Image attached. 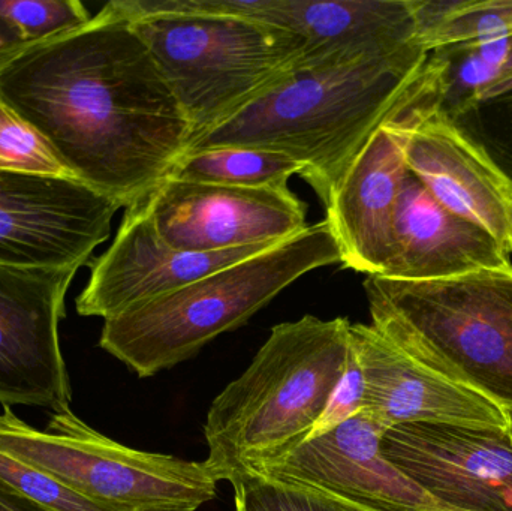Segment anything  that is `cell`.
Masks as SVG:
<instances>
[{
    "instance_id": "20",
    "label": "cell",
    "mask_w": 512,
    "mask_h": 511,
    "mask_svg": "<svg viewBox=\"0 0 512 511\" xmlns=\"http://www.w3.org/2000/svg\"><path fill=\"white\" fill-rule=\"evenodd\" d=\"M432 54L442 62L441 110L450 117L512 90V36Z\"/></svg>"
},
{
    "instance_id": "2",
    "label": "cell",
    "mask_w": 512,
    "mask_h": 511,
    "mask_svg": "<svg viewBox=\"0 0 512 511\" xmlns=\"http://www.w3.org/2000/svg\"><path fill=\"white\" fill-rule=\"evenodd\" d=\"M435 62L409 45L388 56L292 69L239 113L192 138L185 153L252 147L283 153L325 207L367 141L429 84Z\"/></svg>"
},
{
    "instance_id": "29",
    "label": "cell",
    "mask_w": 512,
    "mask_h": 511,
    "mask_svg": "<svg viewBox=\"0 0 512 511\" xmlns=\"http://www.w3.org/2000/svg\"><path fill=\"white\" fill-rule=\"evenodd\" d=\"M0 511H56L24 497L0 480Z\"/></svg>"
},
{
    "instance_id": "13",
    "label": "cell",
    "mask_w": 512,
    "mask_h": 511,
    "mask_svg": "<svg viewBox=\"0 0 512 511\" xmlns=\"http://www.w3.org/2000/svg\"><path fill=\"white\" fill-rule=\"evenodd\" d=\"M382 455L454 511H512L508 429L405 423L385 431Z\"/></svg>"
},
{
    "instance_id": "8",
    "label": "cell",
    "mask_w": 512,
    "mask_h": 511,
    "mask_svg": "<svg viewBox=\"0 0 512 511\" xmlns=\"http://www.w3.org/2000/svg\"><path fill=\"white\" fill-rule=\"evenodd\" d=\"M364 380V413L385 429L405 423L510 428L507 408L405 327L384 318L351 324Z\"/></svg>"
},
{
    "instance_id": "3",
    "label": "cell",
    "mask_w": 512,
    "mask_h": 511,
    "mask_svg": "<svg viewBox=\"0 0 512 511\" xmlns=\"http://www.w3.org/2000/svg\"><path fill=\"white\" fill-rule=\"evenodd\" d=\"M351 324L304 315L271 329L207 411L204 464L216 482L259 476L310 440L348 369Z\"/></svg>"
},
{
    "instance_id": "12",
    "label": "cell",
    "mask_w": 512,
    "mask_h": 511,
    "mask_svg": "<svg viewBox=\"0 0 512 511\" xmlns=\"http://www.w3.org/2000/svg\"><path fill=\"white\" fill-rule=\"evenodd\" d=\"M140 204L177 251L274 245L307 228L306 204L288 186L239 188L168 177Z\"/></svg>"
},
{
    "instance_id": "11",
    "label": "cell",
    "mask_w": 512,
    "mask_h": 511,
    "mask_svg": "<svg viewBox=\"0 0 512 511\" xmlns=\"http://www.w3.org/2000/svg\"><path fill=\"white\" fill-rule=\"evenodd\" d=\"M119 209L75 179L0 171V266L81 269Z\"/></svg>"
},
{
    "instance_id": "14",
    "label": "cell",
    "mask_w": 512,
    "mask_h": 511,
    "mask_svg": "<svg viewBox=\"0 0 512 511\" xmlns=\"http://www.w3.org/2000/svg\"><path fill=\"white\" fill-rule=\"evenodd\" d=\"M279 245H255L221 252L171 248L140 203L128 207L110 248L90 260V278L77 297L83 317H116L120 312L165 296L216 270Z\"/></svg>"
},
{
    "instance_id": "9",
    "label": "cell",
    "mask_w": 512,
    "mask_h": 511,
    "mask_svg": "<svg viewBox=\"0 0 512 511\" xmlns=\"http://www.w3.org/2000/svg\"><path fill=\"white\" fill-rule=\"evenodd\" d=\"M77 267L0 266V404L69 410L59 324Z\"/></svg>"
},
{
    "instance_id": "22",
    "label": "cell",
    "mask_w": 512,
    "mask_h": 511,
    "mask_svg": "<svg viewBox=\"0 0 512 511\" xmlns=\"http://www.w3.org/2000/svg\"><path fill=\"white\" fill-rule=\"evenodd\" d=\"M236 511H367L318 489L252 476L234 485Z\"/></svg>"
},
{
    "instance_id": "1",
    "label": "cell",
    "mask_w": 512,
    "mask_h": 511,
    "mask_svg": "<svg viewBox=\"0 0 512 511\" xmlns=\"http://www.w3.org/2000/svg\"><path fill=\"white\" fill-rule=\"evenodd\" d=\"M0 102L75 180L125 209L168 179L194 135L146 42L105 6L0 66Z\"/></svg>"
},
{
    "instance_id": "27",
    "label": "cell",
    "mask_w": 512,
    "mask_h": 511,
    "mask_svg": "<svg viewBox=\"0 0 512 511\" xmlns=\"http://www.w3.org/2000/svg\"><path fill=\"white\" fill-rule=\"evenodd\" d=\"M364 408V380L361 372L360 363L351 347L349 354L348 369L325 411L321 422L313 431L312 437L325 434L336 426L342 425L346 420L352 419L363 411Z\"/></svg>"
},
{
    "instance_id": "15",
    "label": "cell",
    "mask_w": 512,
    "mask_h": 511,
    "mask_svg": "<svg viewBox=\"0 0 512 511\" xmlns=\"http://www.w3.org/2000/svg\"><path fill=\"white\" fill-rule=\"evenodd\" d=\"M387 429L361 411L259 476L318 489L367 511H454L382 455Z\"/></svg>"
},
{
    "instance_id": "6",
    "label": "cell",
    "mask_w": 512,
    "mask_h": 511,
    "mask_svg": "<svg viewBox=\"0 0 512 511\" xmlns=\"http://www.w3.org/2000/svg\"><path fill=\"white\" fill-rule=\"evenodd\" d=\"M0 449L116 511H197L215 500L218 488L204 462L123 446L71 408L51 414L39 431L3 407Z\"/></svg>"
},
{
    "instance_id": "16",
    "label": "cell",
    "mask_w": 512,
    "mask_h": 511,
    "mask_svg": "<svg viewBox=\"0 0 512 511\" xmlns=\"http://www.w3.org/2000/svg\"><path fill=\"white\" fill-rule=\"evenodd\" d=\"M405 158L441 206L512 254V179L441 107L409 129Z\"/></svg>"
},
{
    "instance_id": "17",
    "label": "cell",
    "mask_w": 512,
    "mask_h": 511,
    "mask_svg": "<svg viewBox=\"0 0 512 511\" xmlns=\"http://www.w3.org/2000/svg\"><path fill=\"white\" fill-rule=\"evenodd\" d=\"M254 18L300 39L294 69L345 65L415 44L412 0H265Z\"/></svg>"
},
{
    "instance_id": "24",
    "label": "cell",
    "mask_w": 512,
    "mask_h": 511,
    "mask_svg": "<svg viewBox=\"0 0 512 511\" xmlns=\"http://www.w3.org/2000/svg\"><path fill=\"white\" fill-rule=\"evenodd\" d=\"M0 18L35 44L86 26L92 15L78 0H0Z\"/></svg>"
},
{
    "instance_id": "7",
    "label": "cell",
    "mask_w": 512,
    "mask_h": 511,
    "mask_svg": "<svg viewBox=\"0 0 512 511\" xmlns=\"http://www.w3.org/2000/svg\"><path fill=\"white\" fill-rule=\"evenodd\" d=\"M370 317L405 327L512 410V270L441 281L367 276Z\"/></svg>"
},
{
    "instance_id": "28",
    "label": "cell",
    "mask_w": 512,
    "mask_h": 511,
    "mask_svg": "<svg viewBox=\"0 0 512 511\" xmlns=\"http://www.w3.org/2000/svg\"><path fill=\"white\" fill-rule=\"evenodd\" d=\"M30 45L21 35L20 30L9 23V21L0 18V66L5 65L12 56Z\"/></svg>"
},
{
    "instance_id": "25",
    "label": "cell",
    "mask_w": 512,
    "mask_h": 511,
    "mask_svg": "<svg viewBox=\"0 0 512 511\" xmlns=\"http://www.w3.org/2000/svg\"><path fill=\"white\" fill-rule=\"evenodd\" d=\"M0 480L24 497L56 511H116L81 497L50 474L2 449Z\"/></svg>"
},
{
    "instance_id": "10",
    "label": "cell",
    "mask_w": 512,
    "mask_h": 511,
    "mask_svg": "<svg viewBox=\"0 0 512 511\" xmlns=\"http://www.w3.org/2000/svg\"><path fill=\"white\" fill-rule=\"evenodd\" d=\"M423 92L367 141L346 171L327 209L328 224L343 252V267L381 276L393 251L397 198L408 174L405 141L409 129L441 107L442 62Z\"/></svg>"
},
{
    "instance_id": "18",
    "label": "cell",
    "mask_w": 512,
    "mask_h": 511,
    "mask_svg": "<svg viewBox=\"0 0 512 511\" xmlns=\"http://www.w3.org/2000/svg\"><path fill=\"white\" fill-rule=\"evenodd\" d=\"M508 270L510 254L492 236L441 206L408 171L397 198L393 251L382 278L441 281Z\"/></svg>"
},
{
    "instance_id": "4",
    "label": "cell",
    "mask_w": 512,
    "mask_h": 511,
    "mask_svg": "<svg viewBox=\"0 0 512 511\" xmlns=\"http://www.w3.org/2000/svg\"><path fill=\"white\" fill-rule=\"evenodd\" d=\"M343 264L327 219L273 248L104 320L99 347L140 378L155 377L248 323L297 279Z\"/></svg>"
},
{
    "instance_id": "26",
    "label": "cell",
    "mask_w": 512,
    "mask_h": 511,
    "mask_svg": "<svg viewBox=\"0 0 512 511\" xmlns=\"http://www.w3.org/2000/svg\"><path fill=\"white\" fill-rule=\"evenodd\" d=\"M512 179V90L451 117Z\"/></svg>"
},
{
    "instance_id": "19",
    "label": "cell",
    "mask_w": 512,
    "mask_h": 511,
    "mask_svg": "<svg viewBox=\"0 0 512 511\" xmlns=\"http://www.w3.org/2000/svg\"><path fill=\"white\" fill-rule=\"evenodd\" d=\"M414 42L426 53L512 36V0H412Z\"/></svg>"
},
{
    "instance_id": "5",
    "label": "cell",
    "mask_w": 512,
    "mask_h": 511,
    "mask_svg": "<svg viewBox=\"0 0 512 511\" xmlns=\"http://www.w3.org/2000/svg\"><path fill=\"white\" fill-rule=\"evenodd\" d=\"M192 126L221 125L294 69L300 39L246 15L162 14L131 21Z\"/></svg>"
},
{
    "instance_id": "21",
    "label": "cell",
    "mask_w": 512,
    "mask_h": 511,
    "mask_svg": "<svg viewBox=\"0 0 512 511\" xmlns=\"http://www.w3.org/2000/svg\"><path fill=\"white\" fill-rule=\"evenodd\" d=\"M301 171L303 167L283 153L233 146L185 153L168 177L239 188H286Z\"/></svg>"
},
{
    "instance_id": "30",
    "label": "cell",
    "mask_w": 512,
    "mask_h": 511,
    "mask_svg": "<svg viewBox=\"0 0 512 511\" xmlns=\"http://www.w3.org/2000/svg\"><path fill=\"white\" fill-rule=\"evenodd\" d=\"M508 411V419H510V428H508V431H510L511 437H512V410Z\"/></svg>"
},
{
    "instance_id": "23",
    "label": "cell",
    "mask_w": 512,
    "mask_h": 511,
    "mask_svg": "<svg viewBox=\"0 0 512 511\" xmlns=\"http://www.w3.org/2000/svg\"><path fill=\"white\" fill-rule=\"evenodd\" d=\"M0 171L74 179L44 138L0 102Z\"/></svg>"
}]
</instances>
